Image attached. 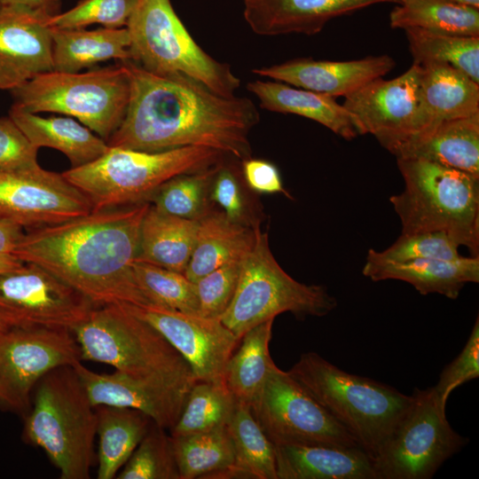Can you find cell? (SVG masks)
<instances>
[{"label": "cell", "mask_w": 479, "mask_h": 479, "mask_svg": "<svg viewBox=\"0 0 479 479\" xmlns=\"http://www.w3.org/2000/svg\"><path fill=\"white\" fill-rule=\"evenodd\" d=\"M397 158H421L479 177V114L439 123Z\"/></svg>", "instance_id": "4316f807"}, {"label": "cell", "mask_w": 479, "mask_h": 479, "mask_svg": "<svg viewBox=\"0 0 479 479\" xmlns=\"http://www.w3.org/2000/svg\"><path fill=\"white\" fill-rule=\"evenodd\" d=\"M247 89L265 110L308 118L345 139L358 135L350 114L334 98L274 80L253 81Z\"/></svg>", "instance_id": "cb8c5ba5"}, {"label": "cell", "mask_w": 479, "mask_h": 479, "mask_svg": "<svg viewBox=\"0 0 479 479\" xmlns=\"http://www.w3.org/2000/svg\"><path fill=\"white\" fill-rule=\"evenodd\" d=\"M46 14L17 5L0 9V90H12L53 70Z\"/></svg>", "instance_id": "d6986e66"}, {"label": "cell", "mask_w": 479, "mask_h": 479, "mask_svg": "<svg viewBox=\"0 0 479 479\" xmlns=\"http://www.w3.org/2000/svg\"><path fill=\"white\" fill-rule=\"evenodd\" d=\"M81 359L102 363L138 378L192 386V369L178 351L145 320L122 304L94 306L72 330Z\"/></svg>", "instance_id": "52a82bcc"}, {"label": "cell", "mask_w": 479, "mask_h": 479, "mask_svg": "<svg viewBox=\"0 0 479 479\" xmlns=\"http://www.w3.org/2000/svg\"><path fill=\"white\" fill-rule=\"evenodd\" d=\"M336 306V299L325 287L301 283L282 269L271 251L268 234L255 224L254 240L240 261L234 296L220 320L240 338L279 314L323 317Z\"/></svg>", "instance_id": "ba28073f"}, {"label": "cell", "mask_w": 479, "mask_h": 479, "mask_svg": "<svg viewBox=\"0 0 479 479\" xmlns=\"http://www.w3.org/2000/svg\"><path fill=\"white\" fill-rule=\"evenodd\" d=\"M1 8H2V4H1V2H0V9H1Z\"/></svg>", "instance_id": "f5cc1de1"}, {"label": "cell", "mask_w": 479, "mask_h": 479, "mask_svg": "<svg viewBox=\"0 0 479 479\" xmlns=\"http://www.w3.org/2000/svg\"><path fill=\"white\" fill-rule=\"evenodd\" d=\"M240 261L224 264L195 282L201 317L220 318L227 310L238 286Z\"/></svg>", "instance_id": "7bdbcfd3"}, {"label": "cell", "mask_w": 479, "mask_h": 479, "mask_svg": "<svg viewBox=\"0 0 479 479\" xmlns=\"http://www.w3.org/2000/svg\"><path fill=\"white\" fill-rule=\"evenodd\" d=\"M401 0H244V18L260 35H314L331 20L365 7Z\"/></svg>", "instance_id": "44dd1931"}, {"label": "cell", "mask_w": 479, "mask_h": 479, "mask_svg": "<svg viewBox=\"0 0 479 479\" xmlns=\"http://www.w3.org/2000/svg\"><path fill=\"white\" fill-rule=\"evenodd\" d=\"M198 227L199 220L172 216L151 204L141 224L135 261L184 273L194 248Z\"/></svg>", "instance_id": "83f0119b"}, {"label": "cell", "mask_w": 479, "mask_h": 479, "mask_svg": "<svg viewBox=\"0 0 479 479\" xmlns=\"http://www.w3.org/2000/svg\"><path fill=\"white\" fill-rule=\"evenodd\" d=\"M363 274L373 281L397 279L420 294H439L456 299L467 283L479 282V255L456 261L419 258L406 262L366 261Z\"/></svg>", "instance_id": "603a6c76"}, {"label": "cell", "mask_w": 479, "mask_h": 479, "mask_svg": "<svg viewBox=\"0 0 479 479\" xmlns=\"http://www.w3.org/2000/svg\"><path fill=\"white\" fill-rule=\"evenodd\" d=\"M404 188L389 198L402 233L442 232L479 255V177L421 158H397Z\"/></svg>", "instance_id": "277c9868"}, {"label": "cell", "mask_w": 479, "mask_h": 479, "mask_svg": "<svg viewBox=\"0 0 479 479\" xmlns=\"http://www.w3.org/2000/svg\"><path fill=\"white\" fill-rule=\"evenodd\" d=\"M38 149L10 116L0 118V173L37 168Z\"/></svg>", "instance_id": "ee69618b"}, {"label": "cell", "mask_w": 479, "mask_h": 479, "mask_svg": "<svg viewBox=\"0 0 479 479\" xmlns=\"http://www.w3.org/2000/svg\"><path fill=\"white\" fill-rule=\"evenodd\" d=\"M358 134L369 133L395 156L431 130L420 92V67L391 80L375 79L344 97Z\"/></svg>", "instance_id": "7c38bea8"}, {"label": "cell", "mask_w": 479, "mask_h": 479, "mask_svg": "<svg viewBox=\"0 0 479 479\" xmlns=\"http://www.w3.org/2000/svg\"><path fill=\"white\" fill-rule=\"evenodd\" d=\"M137 0H78L71 9L49 17L57 28H82L92 24L126 27Z\"/></svg>", "instance_id": "b9f144b4"}, {"label": "cell", "mask_w": 479, "mask_h": 479, "mask_svg": "<svg viewBox=\"0 0 479 479\" xmlns=\"http://www.w3.org/2000/svg\"><path fill=\"white\" fill-rule=\"evenodd\" d=\"M166 431L153 422L116 478L180 479L172 438Z\"/></svg>", "instance_id": "ab89813d"}, {"label": "cell", "mask_w": 479, "mask_h": 479, "mask_svg": "<svg viewBox=\"0 0 479 479\" xmlns=\"http://www.w3.org/2000/svg\"><path fill=\"white\" fill-rule=\"evenodd\" d=\"M95 305L56 276L32 263L0 274V328L72 331Z\"/></svg>", "instance_id": "5bb4252c"}, {"label": "cell", "mask_w": 479, "mask_h": 479, "mask_svg": "<svg viewBox=\"0 0 479 479\" xmlns=\"http://www.w3.org/2000/svg\"><path fill=\"white\" fill-rule=\"evenodd\" d=\"M126 27L132 62L154 74L187 76L224 97L235 96L240 80L228 64L197 44L170 0H137Z\"/></svg>", "instance_id": "30bf717a"}, {"label": "cell", "mask_w": 479, "mask_h": 479, "mask_svg": "<svg viewBox=\"0 0 479 479\" xmlns=\"http://www.w3.org/2000/svg\"><path fill=\"white\" fill-rule=\"evenodd\" d=\"M242 174L253 191L258 193H284L290 198L277 167L270 161L251 157L243 160Z\"/></svg>", "instance_id": "7dc6e473"}, {"label": "cell", "mask_w": 479, "mask_h": 479, "mask_svg": "<svg viewBox=\"0 0 479 479\" xmlns=\"http://www.w3.org/2000/svg\"><path fill=\"white\" fill-rule=\"evenodd\" d=\"M250 409L274 445L329 444L360 447L323 405L276 364Z\"/></svg>", "instance_id": "4fadbf2b"}, {"label": "cell", "mask_w": 479, "mask_h": 479, "mask_svg": "<svg viewBox=\"0 0 479 479\" xmlns=\"http://www.w3.org/2000/svg\"><path fill=\"white\" fill-rule=\"evenodd\" d=\"M81 361L78 343L70 330L13 328L0 332V409L24 419L41 378L55 367Z\"/></svg>", "instance_id": "9a60e30c"}, {"label": "cell", "mask_w": 479, "mask_h": 479, "mask_svg": "<svg viewBox=\"0 0 479 479\" xmlns=\"http://www.w3.org/2000/svg\"><path fill=\"white\" fill-rule=\"evenodd\" d=\"M74 366L94 406L105 404L136 409L167 430L177 421L192 386L134 377L118 371L98 373L83 365L82 361Z\"/></svg>", "instance_id": "ac0fdd59"}, {"label": "cell", "mask_w": 479, "mask_h": 479, "mask_svg": "<svg viewBox=\"0 0 479 479\" xmlns=\"http://www.w3.org/2000/svg\"><path fill=\"white\" fill-rule=\"evenodd\" d=\"M219 164L169 179L153 195L151 204L172 216L200 219L209 212L210 185Z\"/></svg>", "instance_id": "74e56055"}, {"label": "cell", "mask_w": 479, "mask_h": 479, "mask_svg": "<svg viewBox=\"0 0 479 479\" xmlns=\"http://www.w3.org/2000/svg\"><path fill=\"white\" fill-rule=\"evenodd\" d=\"M88 198L61 174L40 166L0 173V216L28 230L89 214Z\"/></svg>", "instance_id": "e0dca14e"}, {"label": "cell", "mask_w": 479, "mask_h": 479, "mask_svg": "<svg viewBox=\"0 0 479 479\" xmlns=\"http://www.w3.org/2000/svg\"><path fill=\"white\" fill-rule=\"evenodd\" d=\"M479 376V318H476L470 335L461 352L448 364L433 387L446 405L451 393L459 386Z\"/></svg>", "instance_id": "f6af8a7d"}, {"label": "cell", "mask_w": 479, "mask_h": 479, "mask_svg": "<svg viewBox=\"0 0 479 479\" xmlns=\"http://www.w3.org/2000/svg\"><path fill=\"white\" fill-rule=\"evenodd\" d=\"M459 246L442 232L402 233L382 251L369 249L366 261L374 263L406 262L413 259H442L456 261L462 257Z\"/></svg>", "instance_id": "60d3db41"}, {"label": "cell", "mask_w": 479, "mask_h": 479, "mask_svg": "<svg viewBox=\"0 0 479 479\" xmlns=\"http://www.w3.org/2000/svg\"><path fill=\"white\" fill-rule=\"evenodd\" d=\"M274 446L278 479H378L373 459L361 447L329 444Z\"/></svg>", "instance_id": "7402d4cb"}, {"label": "cell", "mask_w": 479, "mask_h": 479, "mask_svg": "<svg viewBox=\"0 0 479 479\" xmlns=\"http://www.w3.org/2000/svg\"><path fill=\"white\" fill-rule=\"evenodd\" d=\"M227 429L234 448V467L245 478L278 479L275 446L249 405L236 402Z\"/></svg>", "instance_id": "e575fe53"}, {"label": "cell", "mask_w": 479, "mask_h": 479, "mask_svg": "<svg viewBox=\"0 0 479 479\" xmlns=\"http://www.w3.org/2000/svg\"><path fill=\"white\" fill-rule=\"evenodd\" d=\"M122 62L130 74V97L108 146L145 152L203 146L241 161L251 157L249 133L259 122L252 100L219 95L185 75Z\"/></svg>", "instance_id": "6da1fadb"}, {"label": "cell", "mask_w": 479, "mask_h": 479, "mask_svg": "<svg viewBox=\"0 0 479 479\" xmlns=\"http://www.w3.org/2000/svg\"><path fill=\"white\" fill-rule=\"evenodd\" d=\"M209 199L219 205L232 221L247 226V204L235 171L220 162L210 185Z\"/></svg>", "instance_id": "bcb514c9"}, {"label": "cell", "mask_w": 479, "mask_h": 479, "mask_svg": "<svg viewBox=\"0 0 479 479\" xmlns=\"http://www.w3.org/2000/svg\"><path fill=\"white\" fill-rule=\"evenodd\" d=\"M2 5L23 6L54 16L60 12L61 0H0Z\"/></svg>", "instance_id": "681fc988"}, {"label": "cell", "mask_w": 479, "mask_h": 479, "mask_svg": "<svg viewBox=\"0 0 479 479\" xmlns=\"http://www.w3.org/2000/svg\"><path fill=\"white\" fill-rule=\"evenodd\" d=\"M413 63L448 64L479 83V37L404 30Z\"/></svg>", "instance_id": "8d00e7d4"}, {"label": "cell", "mask_w": 479, "mask_h": 479, "mask_svg": "<svg viewBox=\"0 0 479 479\" xmlns=\"http://www.w3.org/2000/svg\"><path fill=\"white\" fill-rule=\"evenodd\" d=\"M96 435L95 406L74 365L49 371L34 389L23 440L45 452L61 479H89Z\"/></svg>", "instance_id": "3957f363"}, {"label": "cell", "mask_w": 479, "mask_h": 479, "mask_svg": "<svg viewBox=\"0 0 479 479\" xmlns=\"http://www.w3.org/2000/svg\"><path fill=\"white\" fill-rule=\"evenodd\" d=\"M122 305L165 337L188 363L196 381H224L225 368L240 338L220 318H204L155 304Z\"/></svg>", "instance_id": "2e32d148"}, {"label": "cell", "mask_w": 479, "mask_h": 479, "mask_svg": "<svg viewBox=\"0 0 479 479\" xmlns=\"http://www.w3.org/2000/svg\"><path fill=\"white\" fill-rule=\"evenodd\" d=\"M0 332H2L1 328H0Z\"/></svg>", "instance_id": "db71d44e"}, {"label": "cell", "mask_w": 479, "mask_h": 479, "mask_svg": "<svg viewBox=\"0 0 479 479\" xmlns=\"http://www.w3.org/2000/svg\"><path fill=\"white\" fill-rule=\"evenodd\" d=\"M235 405L236 401L224 381H196L169 435L185 436L227 426Z\"/></svg>", "instance_id": "d590c367"}, {"label": "cell", "mask_w": 479, "mask_h": 479, "mask_svg": "<svg viewBox=\"0 0 479 479\" xmlns=\"http://www.w3.org/2000/svg\"><path fill=\"white\" fill-rule=\"evenodd\" d=\"M254 240L252 227L230 220L223 212L199 219L194 248L184 274L192 281L233 261L241 260Z\"/></svg>", "instance_id": "f546056e"}, {"label": "cell", "mask_w": 479, "mask_h": 479, "mask_svg": "<svg viewBox=\"0 0 479 479\" xmlns=\"http://www.w3.org/2000/svg\"><path fill=\"white\" fill-rule=\"evenodd\" d=\"M419 65L421 98L430 131L443 122L479 114V83L448 64Z\"/></svg>", "instance_id": "f1b7e54d"}, {"label": "cell", "mask_w": 479, "mask_h": 479, "mask_svg": "<svg viewBox=\"0 0 479 479\" xmlns=\"http://www.w3.org/2000/svg\"><path fill=\"white\" fill-rule=\"evenodd\" d=\"M223 153L185 146L161 152L110 147L93 161L62 173L90 200L92 210L149 201L169 179L208 168Z\"/></svg>", "instance_id": "8992f818"}, {"label": "cell", "mask_w": 479, "mask_h": 479, "mask_svg": "<svg viewBox=\"0 0 479 479\" xmlns=\"http://www.w3.org/2000/svg\"><path fill=\"white\" fill-rule=\"evenodd\" d=\"M136 280L151 304L200 315L196 283L183 272L135 261Z\"/></svg>", "instance_id": "f35d334b"}, {"label": "cell", "mask_w": 479, "mask_h": 479, "mask_svg": "<svg viewBox=\"0 0 479 479\" xmlns=\"http://www.w3.org/2000/svg\"><path fill=\"white\" fill-rule=\"evenodd\" d=\"M20 224L0 216V252L12 254L25 234Z\"/></svg>", "instance_id": "c3c4849f"}, {"label": "cell", "mask_w": 479, "mask_h": 479, "mask_svg": "<svg viewBox=\"0 0 479 479\" xmlns=\"http://www.w3.org/2000/svg\"><path fill=\"white\" fill-rule=\"evenodd\" d=\"M392 28L479 37V8L450 0H401L389 14Z\"/></svg>", "instance_id": "d6a6232c"}, {"label": "cell", "mask_w": 479, "mask_h": 479, "mask_svg": "<svg viewBox=\"0 0 479 479\" xmlns=\"http://www.w3.org/2000/svg\"><path fill=\"white\" fill-rule=\"evenodd\" d=\"M24 263L13 254L0 252V274L15 270Z\"/></svg>", "instance_id": "f907efd6"}, {"label": "cell", "mask_w": 479, "mask_h": 479, "mask_svg": "<svg viewBox=\"0 0 479 479\" xmlns=\"http://www.w3.org/2000/svg\"><path fill=\"white\" fill-rule=\"evenodd\" d=\"M98 479H113L130 459L153 422L141 411L96 405Z\"/></svg>", "instance_id": "4dcf8cb0"}, {"label": "cell", "mask_w": 479, "mask_h": 479, "mask_svg": "<svg viewBox=\"0 0 479 479\" xmlns=\"http://www.w3.org/2000/svg\"><path fill=\"white\" fill-rule=\"evenodd\" d=\"M389 55L368 56L347 61L297 59L279 65L253 69V73L274 81L325 94L346 97L393 69Z\"/></svg>", "instance_id": "ffe728a7"}, {"label": "cell", "mask_w": 479, "mask_h": 479, "mask_svg": "<svg viewBox=\"0 0 479 479\" xmlns=\"http://www.w3.org/2000/svg\"><path fill=\"white\" fill-rule=\"evenodd\" d=\"M287 372L373 459L412 400L389 385L347 373L312 351L302 354Z\"/></svg>", "instance_id": "5b68a950"}, {"label": "cell", "mask_w": 479, "mask_h": 479, "mask_svg": "<svg viewBox=\"0 0 479 479\" xmlns=\"http://www.w3.org/2000/svg\"><path fill=\"white\" fill-rule=\"evenodd\" d=\"M14 106L34 114L77 119L106 142L122 123L130 97V78L120 61L86 72L50 71L11 90Z\"/></svg>", "instance_id": "9c48e42d"}, {"label": "cell", "mask_w": 479, "mask_h": 479, "mask_svg": "<svg viewBox=\"0 0 479 479\" xmlns=\"http://www.w3.org/2000/svg\"><path fill=\"white\" fill-rule=\"evenodd\" d=\"M9 116L36 147H50L64 153L76 168L93 161L109 148L89 128L69 116L42 117L14 105Z\"/></svg>", "instance_id": "d4e9b609"}, {"label": "cell", "mask_w": 479, "mask_h": 479, "mask_svg": "<svg viewBox=\"0 0 479 479\" xmlns=\"http://www.w3.org/2000/svg\"><path fill=\"white\" fill-rule=\"evenodd\" d=\"M373 464L378 479H429L468 439L457 433L434 388L415 389Z\"/></svg>", "instance_id": "8fae6325"}, {"label": "cell", "mask_w": 479, "mask_h": 479, "mask_svg": "<svg viewBox=\"0 0 479 479\" xmlns=\"http://www.w3.org/2000/svg\"><path fill=\"white\" fill-rule=\"evenodd\" d=\"M151 202L91 210L28 230L13 255L48 271L93 305L151 304L133 271L140 228Z\"/></svg>", "instance_id": "7a4b0ae2"}, {"label": "cell", "mask_w": 479, "mask_h": 479, "mask_svg": "<svg viewBox=\"0 0 479 479\" xmlns=\"http://www.w3.org/2000/svg\"><path fill=\"white\" fill-rule=\"evenodd\" d=\"M171 438L180 479L230 477L235 453L227 426Z\"/></svg>", "instance_id": "836d02e7"}, {"label": "cell", "mask_w": 479, "mask_h": 479, "mask_svg": "<svg viewBox=\"0 0 479 479\" xmlns=\"http://www.w3.org/2000/svg\"><path fill=\"white\" fill-rule=\"evenodd\" d=\"M53 70L76 73L109 59L131 60L127 27L96 29L51 27Z\"/></svg>", "instance_id": "484cf974"}, {"label": "cell", "mask_w": 479, "mask_h": 479, "mask_svg": "<svg viewBox=\"0 0 479 479\" xmlns=\"http://www.w3.org/2000/svg\"><path fill=\"white\" fill-rule=\"evenodd\" d=\"M273 322L271 318L247 331L227 364L224 381L237 403L250 406L275 365L270 354Z\"/></svg>", "instance_id": "1f68e13d"}, {"label": "cell", "mask_w": 479, "mask_h": 479, "mask_svg": "<svg viewBox=\"0 0 479 479\" xmlns=\"http://www.w3.org/2000/svg\"><path fill=\"white\" fill-rule=\"evenodd\" d=\"M460 4L479 8V0H450Z\"/></svg>", "instance_id": "816d5d0a"}]
</instances>
